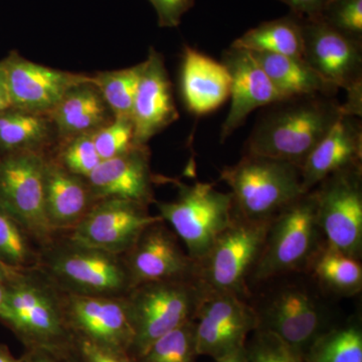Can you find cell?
I'll return each instance as SVG.
<instances>
[{
  "mask_svg": "<svg viewBox=\"0 0 362 362\" xmlns=\"http://www.w3.org/2000/svg\"><path fill=\"white\" fill-rule=\"evenodd\" d=\"M26 362H78L73 347L66 351L47 349H25L23 354Z\"/></svg>",
  "mask_w": 362,
  "mask_h": 362,
  "instance_id": "f35d334b",
  "label": "cell"
},
{
  "mask_svg": "<svg viewBox=\"0 0 362 362\" xmlns=\"http://www.w3.org/2000/svg\"><path fill=\"white\" fill-rule=\"evenodd\" d=\"M221 180L230 188L235 214L252 221L273 220L306 194L300 168L271 157L246 153L221 170Z\"/></svg>",
  "mask_w": 362,
  "mask_h": 362,
  "instance_id": "277c9868",
  "label": "cell"
},
{
  "mask_svg": "<svg viewBox=\"0 0 362 362\" xmlns=\"http://www.w3.org/2000/svg\"><path fill=\"white\" fill-rule=\"evenodd\" d=\"M35 268L66 294L125 297L132 288L123 256L87 246L66 233L42 247Z\"/></svg>",
  "mask_w": 362,
  "mask_h": 362,
  "instance_id": "3957f363",
  "label": "cell"
},
{
  "mask_svg": "<svg viewBox=\"0 0 362 362\" xmlns=\"http://www.w3.org/2000/svg\"><path fill=\"white\" fill-rule=\"evenodd\" d=\"M343 114L335 96L306 95L266 107L247 141L246 153L271 157L301 168Z\"/></svg>",
  "mask_w": 362,
  "mask_h": 362,
  "instance_id": "6da1fadb",
  "label": "cell"
},
{
  "mask_svg": "<svg viewBox=\"0 0 362 362\" xmlns=\"http://www.w3.org/2000/svg\"><path fill=\"white\" fill-rule=\"evenodd\" d=\"M221 63L230 76V107L221 131V142H223L244 125L252 112L284 98L249 51L230 45L223 52Z\"/></svg>",
  "mask_w": 362,
  "mask_h": 362,
  "instance_id": "ffe728a7",
  "label": "cell"
},
{
  "mask_svg": "<svg viewBox=\"0 0 362 362\" xmlns=\"http://www.w3.org/2000/svg\"><path fill=\"white\" fill-rule=\"evenodd\" d=\"M180 88L187 110L197 116L207 115L230 99V73L221 62L187 45L183 49Z\"/></svg>",
  "mask_w": 362,
  "mask_h": 362,
  "instance_id": "603a6c76",
  "label": "cell"
},
{
  "mask_svg": "<svg viewBox=\"0 0 362 362\" xmlns=\"http://www.w3.org/2000/svg\"><path fill=\"white\" fill-rule=\"evenodd\" d=\"M122 256L132 288L156 281L197 279V262L163 220L147 226Z\"/></svg>",
  "mask_w": 362,
  "mask_h": 362,
  "instance_id": "2e32d148",
  "label": "cell"
},
{
  "mask_svg": "<svg viewBox=\"0 0 362 362\" xmlns=\"http://www.w3.org/2000/svg\"><path fill=\"white\" fill-rule=\"evenodd\" d=\"M250 52L284 99L306 95L337 97V88L323 80L304 58L269 52Z\"/></svg>",
  "mask_w": 362,
  "mask_h": 362,
  "instance_id": "484cf974",
  "label": "cell"
},
{
  "mask_svg": "<svg viewBox=\"0 0 362 362\" xmlns=\"http://www.w3.org/2000/svg\"><path fill=\"white\" fill-rule=\"evenodd\" d=\"M6 276H7L6 267L2 265V264L0 263V278H6Z\"/></svg>",
  "mask_w": 362,
  "mask_h": 362,
  "instance_id": "f6af8a7d",
  "label": "cell"
},
{
  "mask_svg": "<svg viewBox=\"0 0 362 362\" xmlns=\"http://www.w3.org/2000/svg\"><path fill=\"white\" fill-rule=\"evenodd\" d=\"M37 240L0 204V263L11 269H32L39 264Z\"/></svg>",
  "mask_w": 362,
  "mask_h": 362,
  "instance_id": "f546056e",
  "label": "cell"
},
{
  "mask_svg": "<svg viewBox=\"0 0 362 362\" xmlns=\"http://www.w3.org/2000/svg\"><path fill=\"white\" fill-rule=\"evenodd\" d=\"M318 16L338 32L362 42V0H329Z\"/></svg>",
  "mask_w": 362,
  "mask_h": 362,
  "instance_id": "d590c367",
  "label": "cell"
},
{
  "mask_svg": "<svg viewBox=\"0 0 362 362\" xmlns=\"http://www.w3.org/2000/svg\"><path fill=\"white\" fill-rule=\"evenodd\" d=\"M47 156L33 152L0 156V204L32 233L42 247L59 235L49 228L45 214Z\"/></svg>",
  "mask_w": 362,
  "mask_h": 362,
  "instance_id": "7c38bea8",
  "label": "cell"
},
{
  "mask_svg": "<svg viewBox=\"0 0 362 362\" xmlns=\"http://www.w3.org/2000/svg\"><path fill=\"white\" fill-rule=\"evenodd\" d=\"M271 221H252L235 214L197 263V279L201 284L207 289L246 296L247 279L263 251Z\"/></svg>",
  "mask_w": 362,
  "mask_h": 362,
  "instance_id": "ba28073f",
  "label": "cell"
},
{
  "mask_svg": "<svg viewBox=\"0 0 362 362\" xmlns=\"http://www.w3.org/2000/svg\"><path fill=\"white\" fill-rule=\"evenodd\" d=\"M308 270L326 290L340 296H354L361 291L362 267L359 259L347 256L324 242Z\"/></svg>",
  "mask_w": 362,
  "mask_h": 362,
  "instance_id": "83f0119b",
  "label": "cell"
},
{
  "mask_svg": "<svg viewBox=\"0 0 362 362\" xmlns=\"http://www.w3.org/2000/svg\"><path fill=\"white\" fill-rule=\"evenodd\" d=\"M290 7L292 14L300 18H315L329 0H278Z\"/></svg>",
  "mask_w": 362,
  "mask_h": 362,
  "instance_id": "ab89813d",
  "label": "cell"
},
{
  "mask_svg": "<svg viewBox=\"0 0 362 362\" xmlns=\"http://www.w3.org/2000/svg\"><path fill=\"white\" fill-rule=\"evenodd\" d=\"M313 190L302 194L271 221L261 256L252 270L257 281L308 270L322 247Z\"/></svg>",
  "mask_w": 362,
  "mask_h": 362,
  "instance_id": "8992f818",
  "label": "cell"
},
{
  "mask_svg": "<svg viewBox=\"0 0 362 362\" xmlns=\"http://www.w3.org/2000/svg\"><path fill=\"white\" fill-rule=\"evenodd\" d=\"M7 301L0 320L25 349L66 351L74 337L66 325L63 293L37 268L7 267Z\"/></svg>",
  "mask_w": 362,
  "mask_h": 362,
  "instance_id": "7a4b0ae2",
  "label": "cell"
},
{
  "mask_svg": "<svg viewBox=\"0 0 362 362\" xmlns=\"http://www.w3.org/2000/svg\"><path fill=\"white\" fill-rule=\"evenodd\" d=\"M45 202L52 232L68 233L96 204L87 178L74 175L51 156L45 159Z\"/></svg>",
  "mask_w": 362,
  "mask_h": 362,
  "instance_id": "7402d4cb",
  "label": "cell"
},
{
  "mask_svg": "<svg viewBox=\"0 0 362 362\" xmlns=\"http://www.w3.org/2000/svg\"><path fill=\"white\" fill-rule=\"evenodd\" d=\"M194 321L197 354L214 361L244 349L249 335L259 327L256 309L244 298L206 287Z\"/></svg>",
  "mask_w": 362,
  "mask_h": 362,
  "instance_id": "4fadbf2b",
  "label": "cell"
},
{
  "mask_svg": "<svg viewBox=\"0 0 362 362\" xmlns=\"http://www.w3.org/2000/svg\"><path fill=\"white\" fill-rule=\"evenodd\" d=\"M59 144L49 115L9 108L0 112V156L20 152L49 156Z\"/></svg>",
  "mask_w": 362,
  "mask_h": 362,
  "instance_id": "d4e9b609",
  "label": "cell"
},
{
  "mask_svg": "<svg viewBox=\"0 0 362 362\" xmlns=\"http://www.w3.org/2000/svg\"><path fill=\"white\" fill-rule=\"evenodd\" d=\"M245 349L247 362H305L302 352L269 331L257 329L252 332Z\"/></svg>",
  "mask_w": 362,
  "mask_h": 362,
  "instance_id": "836d02e7",
  "label": "cell"
},
{
  "mask_svg": "<svg viewBox=\"0 0 362 362\" xmlns=\"http://www.w3.org/2000/svg\"><path fill=\"white\" fill-rule=\"evenodd\" d=\"M143 70V62L121 70L99 71L93 83L101 92L114 118H131L136 92Z\"/></svg>",
  "mask_w": 362,
  "mask_h": 362,
  "instance_id": "4dcf8cb0",
  "label": "cell"
},
{
  "mask_svg": "<svg viewBox=\"0 0 362 362\" xmlns=\"http://www.w3.org/2000/svg\"><path fill=\"white\" fill-rule=\"evenodd\" d=\"M305 362H362V327L358 319L333 325L305 352Z\"/></svg>",
  "mask_w": 362,
  "mask_h": 362,
  "instance_id": "f1b7e54d",
  "label": "cell"
},
{
  "mask_svg": "<svg viewBox=\"0 0 362 362\" xmlns=\"http://www.w3.org/2000/svg\"><path fill=\"white\" fill-rule=\"evenodd\" d=\"M0 362H26L25 357H16L9 347L4 343H0Z\"/></svg>",
  "mask_w": 362,
  "mask_h": 362,
  "instance_id": "b9f144b4",
  "label": "cell"
},
{
  "mask_svg": "<svg viewBox=\"0 0 362 362\" xmlns=\"http://www.w3.org/2000/svg\"><path fill=\"white\" fill-rule=\"evenodd\" d=\"M204 287L197 279L156 281L125 296L134 339L129 356L138 359L162 335L194 320Z\"/></svg>",
  "mask_w": 362,
  "mask_h": 362,
  "instance_id": "5b68a950",
  "label": "cell"
},
{
  "mask_svg": "<svg viewBox=\"0 0 362 362\" xmlns=\"http://www.w3.org/2000/svg\"><path fill=\"white\" fill-rule=\"evenodd\" d=\"M87 180L96 202L123 199L148 207L156 202L148 145H134L125 153L102 161Z\"/></svg>",
  "mask_w": 362,
  "mask_h": 362,
  "instance_id": "d6986e66",
  "label": "cell"
},
{
  "mask_svg": "<svg viewBox=\"0 0 362 362\" xmlns=\"http://www.w3.org/2000/svg\"><path fill=\"white\" fill-rule=\"evenodd\" d=\"M73 351L78 362H139L125 352L105 349L82 338L74 337Z\"/></svg>",
  "mask_w": 362,
  "mask_h": 362,
  "instance_id": "8d00e7d4",
  "label": "cell"
},
{
  "mask_svg": "<svg viewBox=\"0 0 362 362\" xmlns=\"http://www.w3.org/2000/svg\"><path fill=\"white\" fill-rule=\"evenodd\" d=\"M313 190L317 220L325 242L347 256L362 254L361 165L338 171Z\"/></svg>",
  "mask_w": 362,
  "mask_h": 362,
  "instance_id": "30bf717a",
  "label": "cell"
},
{
  "mask_svg": "<svg viewBox=\"0 0 362 362\" xmlns=\"http://www.w3.org/2000/svg\"><path fill=\"white\" fill-rule=\"evenodd\" d=\"M92 136L102 161L121 156L136 145L131 118H114L93 132Z\"/></svg>",
  "mask_w": 362,
  "mask_h": 362,
  "instance_id": "e575fe53",
  "label": "cell"
},
{
  "mask_svg": "<svg viewBox=\"0 0 362 362\" xmlns=\"http://www.w3.org/2000/svg\"><path fill=\"white\" fill-rule=\"evenodd\" d=\"M161 220L150 214L148 206L123 199H101L66 235L87 246L122 256L147 226Z\"/></svg>",
  "mask_w": 362,
  "mask_h": 362,
  "instance_id": "5bb4252c",
  "label": "cell"
},
{
  "mask_svg": "<svg viewBox=\"0 0 362 362\" xmlns=\"http://www.w3.org/2000/svg\"><path fill=\"white\" fill-rule=\"evenodd\" d=\"M232 47L249 52L303 58L304 40L301 18L291 13L284 18L259 23L238 37Z\"/></svg>",
  "mask_w": 362,
  "mask_h": 362,
  "instance_id": "4316f807",
  "label": "cell"
},
{
  "mask_svg": "<svg viewBox=\"0 0 362 362\" xmlns=\"http://www.w3.org/2000/svg\"><path fill=\"white\" fill-rule=\"evenodd\" d=\"M2 61L11 107L30 113L49 115L71 88L92 78L40 65L16 51L9 52Z\"/></svg>",
  "mask_w": 362,
  "mask_h": 362,
  "instance_id": "e0dca14e",
  "label": "cell"
},
{
  "mask_svg": "<svg viewBox=\"0 0 362 362\" xmlns=\"http://www.w3.org/2000/svg\"><path fill=\"white\" fill-rule=\"evenodd\" d=\"M177 197L173 202H156L164 223L170 226L197 264L235 218L232 194L211 183L176 182Z\"/></svg>",
  "mask_w": 362,
  "mask_h": 362,
  "instance_id": "52a82bcc",
  "label": "cell"
},
{
  "mask_svg": "<svg viewBox=\"0 0 362 362\" xmlns=\"http://www.w3.org/2000/svg\"><path fill=\"white\" fill-rule=\"evenodd\" d=\"M63 304L66 325L74 337L129 354L134 331L125 297L63 293Z\"/></svg>",
  "mask_w": 362,
  "mask_h": 362,
  "instance_id": "9a60e30c",
  "label": "cell"
},
{
  "mask_svg": "<svg viewBox=\"0 0 362 362\" xmlns=\"http://www.w3.org/2000/svg\"><path fill=\"white\" fill-rule=\"evenodd\" d=\"M49 117L56 128L59 142L95 132L114 119L92 78L71 88Z\"/></svg>",
  "mask_w": 362,
  "mask_h": 362,
  "instance_id": "cb8c5ba5",
  "label": "cell"
},
{
  "mask_svg": "<svg viewBox=\"0 0 362 362\" xmlns=\"http://www.w3.org/2000/svg\"><path fill=\"white\" fill-rule=\"evenodd\" d=\"M258 314V329L269 331L305 354L312 343L334 324L318 295L302 284L283 285L266 298Z\"/></svg>",
  "mask_w": 362,
  "mask_h": 362,
  "instance_id": "8fae6325",
  "label": "cell"
},
{
  "mask_svg": "<svg viewBox=\"0 0 362 362\" xmlns=\"http://www.w3.org/2000/svg\"><path fill=\"white\" fill-rule=\"evenodd\" d=\"M153 6L161 28H175L194 6V0H148Z\"/></svg>",
  "mask_w": 362,
  "mask_h": 362,
  "instance_id": "74e56055",
  "label": "cell"
},
{
  "mask_svg": "<svg viewBox=\"0 0 362 362\" xmlns=\"http://www.w3.org/2000/svg\"><path fill=\"white\" fill-rule=\"evenodd\" d=\"M216 362H247L246 349H242L238 351L233 352L230 356L218 359Z\"/></svg>",
  "mask_w": 362,
  "mask_h": 362,
  "instance_id": "7bdbcfd3",
  "label": "cell"
},
{
  "mask_svg": "<svg viewBox=\"0 0 362 362\" xmlns=\"http://www.w3.org/2000/svg\"><path fill=\"white\" fill-rule=\"evenodd\" d=\"M199 356L195 321L181 324L156 340L137 359L139 362H195Z\"/></svg>",
  "mask_w": 362,
  "mask_h": 362,
  "instance_id": "1f68e13d",
  "label": "cell"
},
{
  "mask_svg": "<svg viewBox=\"0 0 362 362\" xmlns=\"http://www.w3.org/2000/svg\"><path fill=\"white\" fill-rule=\"evenodd\" d=\"M11 107L8 87H7V78L6 66L4 61H0V112L6 110Z\"/></svg>",
  "mask_w": 362,
  "mask_h": 362,
  "instance_id": "60d3db41",
  "label": "cell"
},
{
  "mask_svg": "<svg viewBox=\"0 0 362 362\" xmlns=\"http://www.w3.org/2000/svg\"><path fill=\"white\" fill-rule=\"evenodd\" d=\"M7 268V267H6ZM7 277V276H6ZM7 301L6 278H0V314L4 312Z\"/></svg>",
  "mask_w": 362,
  "mask_h": 362,
  "instance_id": "ee69618b",
  "label": "cell"
},
{
  "mask_svg": "<svg viewBox=\"0 0 362 362\" xmlns=\"http://www.w3.org/2000/svg\"><path fill=\"white\" fill-rule=\"evenodd\" d=\"M303 58L323 80L347 92L343 113L361 118L362 42L331 28L319 16L301 18Z\"/></svg>",
  "mask_w": 362,
  "mask_h": 362,
  "instance_id": "9c48e42d",
  "label": "cell"
},
{
  "mask_svg": "<svg viewBox=\"0 0 362 362\" xmlns=\"http://www.w3.org/2000/svg\"><path fill=\"white\" fill-rule=\"evenodd\" d=\"M49 156L66 170L86 178L102 162L93 141L92 133L75 136L59 142L58 146Z\"/></svg>",
  "mask_w": 362,
  "mask_h": 362,
  "instance_id": "d6a6232c",
  "label": "cell"
},
{
  "mask_svg": "<svg viewBox=\"0 0 362 362\" xmlns=\"http://www.w3.org/2000/svg\"><path fill=\"white\" fill-rule=\"evenodd\" d=\"M361 118L342 114L300 168L305 192L314 189L328 176L361 165Z\"/></svg>",
  "mask_w": 362,
  "mask_h": 362,
  "instance_id": "44dd1931",
  "label": "cell"
},
{
  "mask_svg": "<svg viewBox=\"0 0 362 362\" xmlns=\"http://www.w3.org/2000/svg\"><path fill=\"white\" fill-rule=\"evenodd\" d=\"M178 118L173 84L163 56L150 47L148 56L143 61L141 78L131 113L135 144L148 145L154 136Z\"/></svg>",
  "mask_w": 362,
  "mask_h": 362,
  "instance_id": "ac0fdd59",
  "label": "cell"
}]
</instances>
